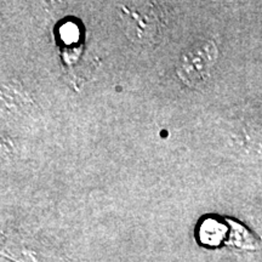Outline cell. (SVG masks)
<instances>
[{"mask_svg": "<svg viewBox=\"0 0 262 262\" xmlns=\"http://www.w3.org/2000/svg\"><path fill=\"white\" fill-rule=\"evenodd\" d=\"M122 21L129 38L142 45L158 40L163 31L159 11L152 3H133L122 9Z\"/></svg>", "mask_w": 262, "mask_h": 262, "instance_id": "6da1fadb", "label": "cell"}, {"mask_svg": "<svg viewBox=\"0 0 262 262\" xmlns=\"http://www.w3.org/2000/svg\"><path fill=\"white\" fill-rule=\"evenodd\" d=\"M217 50L214 42H196L183 52L179 63V77L188 85L201 83L208 78L215 63Z\"/></svg>", "mask_w": 262, "mask_h": 262, "instance_id": "7a4b0ae2", "label": "cell"}]
</instances>
